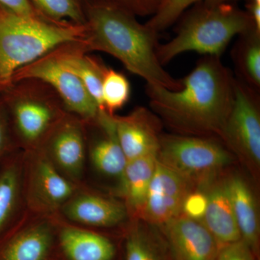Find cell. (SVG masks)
I'll use <instances>...</instances> for the list:
<instances>
[{"label": "cell", "mask_w": 260, "mask_h": 260, "mask_svg": "<svg viewBox=\"0 0 260 260\" xmlns=\"http://www.w3.org/2000/svg\"><path fill=\"white\" fill-rule=\"evenodd\" d=\"M179 90L146 85L152 111L178 135L220 139L232 109L235 78L219 56H205Z\"/></svg>", "instance_id": "cell-1"}, {"label": "cell", "mask_w": 260, "mask_h": 260, "mask_svg": "<svg viewBox=\"0 0 260 260\" xmlns=\"http://www.w3.org/2000/svg\"><path fill=\"white\" fill-rule=\"evenodd\" d=\"M84 11L86 21L83 42L89 52L110 54L147 84L180 90L181 79L172 77L158 60V32L118 8L86 4Z\"/></svg>", "instance_id": "cell-2"}, {"label": "cell", "mask_w": 260, "mask_h": 260, "mask_svg": "<svg viewBox=\"0 0 260 260\" xmlns=\"http://www.w3.org/2000/svg\"><path fill=\"white\" fill-rule=\"evenodd\" d=\"M182 15L175 37L157 47L162 66L189 51L220 57L233 39L256 30L246 10L233 3H200Z\"/></svg>", "instance_id": "cell-3"}, {"label": "cell", "mask_w": 260, "mask_h": 260, "mask_svg": "<svg viewBox=\"0 0 260 260\" xmlns=\"http://www.w3.org/2000/svg\"><path fill=\"white\" fill-rule=\"evenodd\" d=\"M85 37V25L28 18L0 5V95L20 68L64 43Z\"/></svg>", "instance_id": "cell-4"}, {"label": "cell", "mask_w": 260, "mask_h": 260, "mask_svg": "<svg viewBox=\"0 0 260 260\" xmlns=\"http://www.w3.org/2000/svg\"><path fill=\"white\" fill-rule=\"evenodd\" d=\"M19 149L40 148L68 111L49 84L38 79L13 82L0 95Z\"/></svg>", "instance_id": "cell-5"}, {"label": "cell", "mask_w": 260, "mask_h": 260, "mask_svg": "<svg viewBox=\"0 0 260 260\" xmlns=\"http://www.w3.org/2000/svg\"><path fill=\"white\" fill-rule=\"evenodd\" d=\"M219 138L162 135L157 159L201 189L220 177L234 161V155Z\"/></svg>", "instance_id": "cell-6"}, {"label": "cell", "mask_w": 260, "mask_h": 260, "mask_svg": "<svg viewBox=\"0 0 260 260\" xmlns=\"http://www.w3.org/2000/svg\"><path fill=\"white\" fill-rule=\"evenodd\" d=\"M235 94L220 140L253 174L260 168L259 93L235 78Z\"/></svg>", "instance_id": "cell-7"}, {"label": "cell", "mask_w": 260, "mask_h": 260, "mask_svg": "<svg viewBox=\"0 0 260 260\" xmlns=\"http://www.w3.org/2000/svg\"><path fill=\"white\" fill-rule=\"evenodd\" d=\"M28 78L49 84L61 98L67 110L86 122L99 115L100 109L96 103L80 78L61 61L56 47L18 70L13 75V83Z\"/></svg>", "instance_id": "cell-8"}, {"label": "cell", "mask_w": 260, "mask_h": 260, "mask_svg": "<svg viewBox=\"0 0 260 260\" xmlns=\"http://www.w3.org/2000/svg\"><path fill=\"white\" fill-rule=\"evenodd\" d=\"M24 151L25 206L35 215L49 216L74 195L77 184L61 174L40 149Z\"/></svg>", "instance_id": "cell-9"}, {"label": "cell", "mask_w": 260, "mask_h": 260, "mask_svg": "<svg viewBox=\"0 0 260 260\" xmlns=\"http://www.w3.org/2000/svg\"><path fill=\"white\" fill-rule=\"evenodd\" d=\"M38 149L61 174L78 185L83 179L88 158L85 121L68 112Z\"/></svg>", "instance_id": "cell-10"}, {"label": "cell", "mask_w": 260, "mask_h": 260, "mask_svg": "<svg viewBox=\"0 0 260 260\" xmlns=\"http://www.w3.org/2000/svg\"><path fill=\"white\" fill-rule=\"evenodd\" d=\"M194 189L190 181L157 159L155 174L139 219L158 228L166 225L182 214L184 200Z\"/></svg>", "instance_id": "cell-11"}, {"label": "cell", "mask_w": 260, "mask_h": 260, "mask_svg": "<svg viewBox=\"0 0 260 260\" xmlns=\"http://www.w3.org/2000/svg\"><path fill=\"white\" fill-rule=\"evenodd\" d=\"M171 260H215L220 246L200 220L181 215L159 227Z\"/></svg>", "instance_id": "cell-12"}, {"label": "cell", "mask_w": 260, "mask_h": 260, "mask_svg": "<svg viewBox=\"0 0 260 260\" xmlns=\"http://www.w3.org/2000/svg\"><path fill=\"white\" fill-rule=\"evenodd\" d=\"M85 126L88 157L94 169L117 179L120 186L127 159L118 140L114 115L100 111L94 120L85 121Z\"/></svg>", "instance_id": "cell-13"}, {"label": "cell", "mask_w": 260, "mask_h": 260, "mask_svg": "<svg viewBox=\"0 0 260 260\" xmlns=\"http://www.w3.org/2000/svg\"><path fill=\"white\" fill-rule=\"evenodd\" d=\"M116 135L128 160L158 153L162 121L146 108H135L128 115H114Z\"/></svg>", "instance_id": "cell-14"}, {"label": "cell", "mask_w": 260, "mask_h": 260, "mask_svg": "<svg viewBox=\"0 0 260 260\" xmlns=\"http://www.w3.org/2000/svg\"><path fill=\"white\" fill-rule=\"evenodd\" d=\"M23 215L0 239V260H46L53 238L52 219L37 215L23 227Z\"/></svg>", "instance_id": "cell-15"}, {"label": "cell", "mask_w": 260, "mask_h": 260, "mask_svg": "<svg viewBox=\"0 0 260 260\" xmlns=\"http://www.w3.org/2000/svg\"><path fill=\"white\" fill-rule=\"evenodd\" d=\"M59 210L70 221L90 227L116 226L129 217L124 203L86 191H77Z\"/></svg>", "instance_id": "cell-16"}, {"label": "cell", "mask_w": 260, "mask_h": 260, "mask_svg": "<svg viewBox=\"0 0 260 260\" xmlns=\"http://www.w3.org/2000/svg\"><path fill=\"white\" fill-rule=\"evenodd\" d=\"M25 151L18 149L0 164V239L23 215Z\"/></svg>", "instance_id": "cell-17"}, {"label": "cell", "mask_w": 260, "mask_h": 260, "mask_svg": "<svg viewBox=\"0 0 260 260\" xmlns=\"http://www.w3.org/2000/svg\"><path fill=\"white\" fill-rule=\"evenodd\" d=\"M203 189L206 193L207 207L201 222L218 242L220 248L240 240L225 177H219Z\"/></svg>", "instance_id": "cell-18"}, {"label": "cell", "mask_w": 260, "mask_h": 260, "mask_svg": "<svg viewBox=\"0 0 260 260\" xmlns=\"http://www.w3.org/2000/svg\"><path fill=\"white\" fill-rule=\"evenodd\" d=\"M225 181L241 239L259 256L260 220L255 195L247 181L239 174L225 177Z\"/></svg>", "instance_id": "cell-19"}, {"label": "cell", "mask_w": 260, "mask_h": 260, "mask_svg": "<svg viewBox=\"0 0 260 260\" xmlns=\"http://www.w3.org/2000/svg\"><path fill=\"white\" fill-rule=\"evenodd\" d=\"M56 51L61 61L81 80L100 111H104L102 85L107 67L101 59L89 55L83 41L64 43L56 47Z\"/></svg>", "instance_id": "cell-20"}, {"label": "cell", "mask_w": 260, "mask_h": 260, "mask_svg": "<svg viewBox=\"0 0 260 260\" xmlns=\"http://www.w3.org/2000/svg\"><path fill=\"white\" fill-rule=\"evenodd\" d=\"M156 164L157 154L128 160L126 164L119 188L133 219L141 215Z\"/></svg>", "instance_id": "cell-21"}, {"label": "cell", "mask_w": 260, "mask_h": 260, "mask_svg": "<svg viewBox=\"0 0 260 260\" xmlns=\"http://www.w3.org/2000/svg\"><path fill=\"white\" fill-rule=\"evenodd\" d=\"M59 241L69 260H112L115 255V247L109 239L86 229L63 227Z\"/></svg>", "instance_id": "cell-22"}, {"label": "cell", "mask_w": 260, "mask_h": 260, "mask_svg": "<svg viewBox=\"0 0 260 260\" xmlns=\"http://www.w3.org/2000/svg\"><path fill=\"white\" fill-rule=\"evenodd\" d=\"M133 220L126 237L125 260H171L160 229L141 219Z\"/></svg>", "instance_id": "cell-23"}, {"label": "cell", "mask_w": 260, "mask_h": 260, "mask_svg": "<svg viewBox=\"0 0 260 260\" xmlns=\"http://www.w3.org/2000/svg\"><path fill=\"white\" fill-rule=\"evenodd\" d=\"M232 58L239 81L259 93L260 32L256 30L237 37Z\"/></svg>", "instance_id": "cell-24"}, {"label": "cell", "mask_w": 260, "mask_h": 260, "mask_svg": "<svg viewBox=\"0 0 260 260\" xmlns=\"http://www.w3.org/2000/svg\"><path fill=\"white\" fill-rule=\"evenodd\" d=\"M44 18L54 22H70L85 25V11L80 0H30Z\"/></svg>", "instance_id": "cell-25"}, {"label": "cell", "mask_w": 260, "mask_h": 260, "mask_svg": "<svg viewBox=\"0 0 260 260\" xmlns=\"http://www.w3.org/2000/svg\"><path fill=\"white\" fill-rule=\"evenodd\" d=\"M131 86L125 75L108 68L102 85L104 111L110 115H114L129 102Z\"/></svg>", "instance_id": "cell-26"}, {"label": "cell", "mask_w": 260, "mask_h": 260, "mask_svg": "<svg viewBox=\"0 0 260 260\" xmlns=\"http://www.w3.org/2000/svg\"><path fill=\"white\" fill-rule=\"evenodd\" d=\"M239 0H160L158 9L146 25L160 32L173 25L191 6L200 3H233Z\"/></svg>", "instance_id": "cell-27"}, {"label": "cell", "mask_w": 260, "mask_h": 260, "mask_svg": "<svg viewBox=\"0 0 260 260\" xmlns=\"http://www.w3.org/2000/svg\"><path fill=\"white\" fill-rule=\"evenodd\" d=\"M160 0H87V4L112 7L135 16H150L155 13Z\"/></svg>", "instance_id": "cell-28"}, {"label": "cell", "mask_w": 260, "mask_h": 260, "mask_svg": "<svg viewBox=\"0 0 260 260\" xmlns=\"http://www.w3.org/2000/svg\"><path fill=\"white\" fill-rule=\"evenodd\" d=\"M18 149L10 128L8 114L0 99V164Z\"/></svg>", "instance_id": "cell-29"}, {"label": "cell", "mask_w": 260, "mask_h": 260, "mask_svg": "<svg viewBox=\"0 0 260 260\" xmlns=\"http://www.w3.org/2000/svg\"><path fill=\"white\" fill-rule=\"evenodd\" d=\"M207 207L206 193L203 189H194L186 196L182 207V214L201 221Z\"/></svg>", "instance_id": "cell-30"}, {"label": "cell", "mask_w": 260, "mask_h": 260, "mask_svg": "<svg viewBox=\"0 0 260 260\" xmlns=\"http://www.w3.org/2000/svg\"><path fill=\"white\" fill-rule=\"evenodd\" d=\"M257 256L242 239L222 246L215 260H256Z\"/></svg>", "instance_id": "cell-31"}, {"label": "cell", "mask_w": 260, "mask_h": 260, "mask_svg": "<svg viewBox=\"0 0 260 260\" xmlns=\"http://www.w3.org/2000/svg\"><path fill=\"white\" fill-rule=\"evenodd\" d=\"M0 5L15 14L22 16L47 19L38 13L30 0H0Z\"/></svg>", "instance_id": "cell-32"}, {"label": "cell", "mask_w": 260, "mask_h": 260, "mask_svg": "<svg viewBox=\"0 0 260 260\" xmlns=\"http://www.w3.org/2000/svg\"><path fill=\"white\" fill-rule=\"evenodd\" d=\"M246 1H247L246 12L250 15L256 30L260 32V3L253 1V0H246Z\"/></svg>", "instance_id": "cell-33"}]
</instances>
